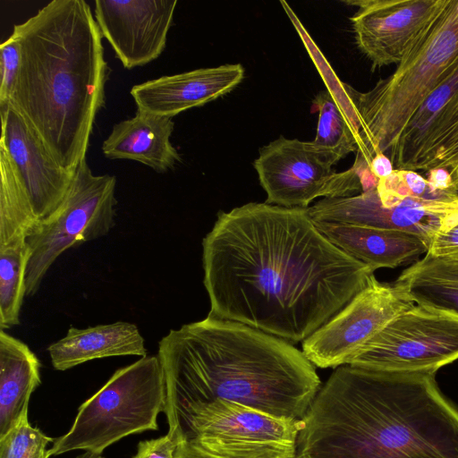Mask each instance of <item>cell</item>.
Listing matches in <instances>:
<instances>
[{
	"label": "cell",
	"mask_w": 458,
	"mask_h": 458,
	"mask_svg": "<svg viewBox=\"0 0 458 458\" xmlns=\"http://www.w3.org/2000/svg\"><path fill=\"white\" fill-rule=\"evenodd\" d=\"M208 316L303 342L374 276L317 227L308 208L250 202L220 212L202 241Z\"/></svg>",
	"instance_id": "cell-1"
},
{
	"label": "cell",
	"mask_w": 458,
	"mask_h": 458,
	"mask_svg": "<svg viewBox=\"0 0 458 458\" xmlns=\"http://www.w3.org/2000/svg\"><path fill=\"white\" fill-rule=\"evenodd\" d=\"M295 458H458V407L435 373L340 366L301 419Z\"/></svg>",
	"instance_id": "cell-2"
},
{
	"label": "cell",
	"mask_w": 458,
	"mask_h": 458,
	"mask_svg": "<svg viewBox=\"0 0 458 458\" xmlns=\"http://www.w3.org/2000/svg\"><path fill=\"white\" fill-rule=\"evenodd\" d=\"M169 429L189 406L221 399L301 420L321 387L314 365L289 342L208 315L158 343Z\"/></svg>",
	"instance_id": "cell-3"
},
{
	"label": "cell",
	"mask_w": 458,
	"mask_h": 458,
	"mask_svg": "<svg viewBox=\"0 0 458 458\" xmlns=\"http://www.w3.org/2000/svg\"><path fill=\"white\" fill-rule=\"evenodd\" d=\"M13 33L21 46V64L9 103L74 173L105 106L108 77L90 6L84 0H53Z\"/></svg>",
	"instance_id": "cell-4"
},
{
	"label": "cell",
	"mask_w": 458,
	"mask_h": 458,
	"mask_svg": "<svg viewBox=\"0 0 458 458\" xmlns=\"http://www.w3.org/2000/svg\"><path fill=\"white\" fill-rule=\"evenodd\" d=\"M457 55L458 0H444L391 75L366 92L347 84L360 121L356 155L369 166L376 154H386L396 142Z\"/></svg>",
	"instance_id": "cell-5"
},
{
	"label": "cell",
	"mask_w": 458,
	"mask_h": 458,
	"mask_svg": "<svg viewBox=\"0 0 458 458\" xmlns=\"http://www.w3.org/2000/svg\"><path fill=\"white\" fill-rule=\"evenodd\" d=\"M165 405L161 362L157 355L142 357L117 369L80 406L71 428L55 439L47 457L74 450L101 454L129 435L157 430Z\"/></svg>",
	"instance_id": "cell-6"
},
{
	"label": "cell",
	"mask_w": 458,
	"mask_h": 458,
	"mask_svg": "<svg viewBox=\"0 0 458 458\" xmlns=\"http://www.w3.org/2000/svg\"><path fill=\"white\" fill-rule=\"evenodd\" d=\"M301 427V420L217 399L186 408L167 434L214 458H295Z\"/></svg>",
	"instance_id": "cell-7"
},
{
	"label": "cell",
	"mask_w": 458,
	"mask_h": 458,
	"mask_svg": "<svg viewBox=\"0 0 458 458\" xmlns=\"http://www.w3.org/2000/svg\"><path fill=\"white\" fill-rule=\"evenodd\" d=\"M116 178L94 174L86 158L77 165L61 206L38 221L27 242L26 296L34 295L49 268L68 249L106 235L115 225Z\"/></svg>",
	"instance_id": "cell-8"
},
{
	"label": "cell",
	"mask_w": 458,
	"mask_h": 458,
	"mask_svg": "<svg viewBox=\"0 0 458 458\" xmlns=\"http://www.w3.org/2000/svg\"><path fill=\"white\" fill-rule=\"evenodd\" d=\"M336 162L312 141L278 139L263 146L253 163L266 203L285 208H309L318 197L344 198L362 192L356 165L336 173Z\"/></svg>",
	"instance_id": "cell-9"
},
{
	"label": "cell",
	"mask_w": 458,
	"mask_h": 458,
	"mask_svg": "<svg viewBox=\"0 0 458 458\" xmlns=\"http://www.w3.org/2000/svg\"><path fill=\"white\" fill-rule=\"evenodd\" d=\"M458 360V315L414 305L391 320L349 365L388 372L437 371Z\"/></svg>",
	"instance_id": "cell-10"
},
{
	"label": "cell",
	"mask_w": 458,
	"mask_h": 458,
	"mask_svg": "<svg viewBox=\"0 0 458 458\" xmlns=\"http://www.w3.org/2000/svg\"><path fill=\"white\" fill-rule=\"evenodd\" d=\"M415 304L399 287L373 276L326 324L302 342V352L318 368L349 365L395 317Z\"/></svg>",
	"instance_id": "cell-11"
},
{
	"label": "cell",
	"mask_w": 458,
	"mask_h": 458,
	"mask_svg": "<svg viewBox=\"0 0 458 458\" xmlns=\"http://www.w3.org/2000/svg\"><path fill=\"white\" fill-rule=\"evenodd\" d=\"M444 0L344 1L358 6L350 18L355 42L372 70L398 64L406 49L441 9Z\"/></svg>",
	"instance_id": "cell-12"
},
{
	"label": "cell",
	"mask_w": 458,
	"mask_h": 458,
	"mask_svg": "<svg viewBox=\"0 0 458 458\" xmlns=\"http://www.w3.org/2000/svg\"><path fill=\"white\" fill-rule=\"evenodd\" d=\"M176 0H96L97 24L126 69L143 66L164 51Z\"/></svg>",
	"instance_id": "cell-13"
},
{
	"label": "cell",
	"mask_w": 458,
	"mask_h": 458,
	"mask_svg": "<svg viewBox=\"0 0 458 458\" xmlns=\"http://www.w3.org/2000/svg\"><path fill=\"white\" fill-rule=\"evenodd\" d=\"M0 147L10 156L38 221L63 203L73 173L62 166L43 140L10 104L0 106Z\"/></svg>",
	"instance_id": "cell-14"
},
{
	"label": "cell",
	"mask_w": 458,
	"mask_h": 458,
	"mask_svg": "<svg viewBox=\"0 0 458 458\" xmlns=\"http://www.w3.org/2000/svg\"><path fill=\"white\" fill-rule=\"evenodd\" d=\"M431 202L434 201L408 197L386 206L376 187L352 197L325 198L308 209L314 221L410 232L420 235L430 245L442 227V216L428 209Z\"/></svg>",
	"instance_id": "cell-15"
},
{
	"label": "cell",
	"mask_w": 458,
	"mask_h": 458,
	"mask_svg": "<svg viewBox=\"0 0 458 458\" xmlns=\"http://www.w3.org/2000/svg\"><path fill=\"white\" fill-rule=\"evenodd\" d=\"M243 78L242 64H223L152 79L130 93L139 109L172 118L229 93Z\"/></svg>",
	"instance_id": "cell-16"
},
{
	"label": "cell",
	"mask_w": 458,
	"mask_h": 458,
	"mask_svg": "<svg viewBox=\"0 0 458 458\" xmlns=\"http://www.w3.org/2000/svg\"><path fill=\"white\" fill-rule=\"evenodd\" d=\"M314 221V220H313ZM319 231L343 251L374 272L394 268L427 253L429 243L420 235L344 223L314 221Z\"/></svg>",
	"instance_id": "cell-17"
},
{
	"label": "cell",
	"mask_w": 458,
	"mask_h": 458,
	"mask_svg": "<svg viewBox=\"0 0 458 458\" xmlns=\"http://www.w3.org/2000/svg\"><path fill=\"white\" fill-rule=\"evenodd\" d=\"M174 127L171 117L137 108L133 117L114 125L102 151L109 159L134 160L157 173H166L182 160L170 140Z\"/></svg>",
	"instance_id": "cell-18"
},
{
	"label": "cell",
	"mask_w": 458,
	"mask_h": 458,
	"mask_svg": "<svg viewBox=\"0 0 458 458\" xmlns=\"http://www.w3.org/2000/svg\"><path fill=\"white\" fill-rule=\"evenodd\" d=\"M394 170L428 172L445 168L458 180V92L420 131L386 154Z\"/></svg>",
	"instance_id": "cell-19"
},
{
	"label": "cell",
	"mask_w": 458,
	"mask_h": 458,
	"mask_svg": "<svg viewBox=\"0 0 458 458\" xmlns=\"http://www.w3.org/2000/svg\"><path fill=\"white\" fill-rule=\"evenodd\" d=\"M47 352L54 369L61 371L97 359L148 356L138 327L124 321L84 329L71 327L64 337L47 347Z\"/></svg>",
	"instance_id": "cell-20"
},
{
	"label": "cell",
	"mask_w": 458,
	"mask_h": 458,
	"mask_svg": "<svg viewBox=\"0 0 458 458\" xmlns=\"http://www.w3.org/2000/svg\"><path fill=\"white\" fill-rule=\"evenodd\" d=\"M40 368L25 343L0 330V437L29 416L31 394L41 384Z\"/></svg>",
	"instance_id": "cell-21"
},
{
	"label": "cell",
	"mask_w": 458,
	"mask_h": 458,
	"mask_svg": "<svg viewBox=\"0 0 458 458\" xmlns=\"http://www.w3.org/2000/svg\"><path fill=\"white\" fill-rule=\"evenodd\" d=\"M411 301L458 315V262L429 253L394 282Z\"/></svg>",
	"instance_id": "cell-22"
},
{
	"label": "cell",
	"mask_w": 458,
	"mask_h": 458,
	"mask_svg": "<svg viewBox=\"0 0 458 458\" xmlns=\"http://www.w3.org/2000/svg\"><path fill=\"white\" fill-rule=\"evenodd\" d=\"M318 114L317 131L312 143L337 163L358 150V140L342 109L327 90L317 94L312 102Z\"/></svg>",
	"instance_id": "cell-23"
},
{
	"label": "cell",
	"mask_w": 458,
	"mask_h": 458,
	"mask_svg": "<svg viewBox=\"0 0 458 458\" xmlns=\"http://www.w3.org/2000/svg\"><path fill=\"white\" fill-rule=\"evenodd\" d=\"M280 4L283 6L286 15L292 21L295 30L299 34L307 52L309 53L311 60L317 67L319 74L324 81L327 90L332 95L335 102L342 109L345 118L350 123L359 142L358 150L360 148L361 141L360 138V121L358 114L355 111L351 97L348 93L347 84L341 81L334 72V70L329 65L328 62L321 53L314 40L311 38L309 32L301 21L297 17L296 13L291 6L284 1L281 0Z\"/></svg>",
	"instance_id": "cell-24"
},
{
	"label": "cell",
	"mask_w": 458,
	"mask_h": 458,
	"mask_svg": "<svg viewBox=\"0 0 458 458\" xmlns=\"http://www.w3.org/2000/svg\"><path fill=\"white\" fill-rule=\"evenodd\" d=\"M377 191L382 199L415 198L428 201L450 202L458 198V191L450 189H432L427 179L414 171L394 170L387 177L378 180Z\"/></svg>",
	"instance_id": "cell-25"
},
{
	"label": "cell",
	"mask_w": 458,
	"mask_h": 458,
	"mask_svg": "<svg viewBox=\"0 0 458 458\" xmlns=\"http://www.w3.org/2000/svg\"><path fill=\"white\" fill-rule=\"evenodd\" d=\"M54 441L38 428L32 427L26 416L0 437V458H47V446Z\"/></svg>",
	"instance_id": "cell-26"
},
{
	"label": "cell",
	"mask_w": 458,
	"mask_h": 458,
	"mask_svg": "<svg viewBox=\"0 0 458 458\" xmlns=\"http://www.w3.org/2000/svg\"><path fill=\"white\" fill-rule=\"evenodd\" d=\"M21 64V46L12 33L0 47V106L11 101Z\"/></svg>",
	"instance_id": "cell-27"
},
{
	"label": "cell",
	"mask_w": 458,
	"mask_h": 458,
	"mask_svg": "<svg viewBox=\"0 0 458 458\" xmlns=\"http://www.w3.org/2000/svg\"><path fill=\"white\" fill-rule=\"evenodd\" d=\"M179 443L166 434L156 439L141 441L133 458H175Z\"/></svg>",
	"instance_id": "cell-28"
},
{
	"label": "cell",
	"mask_w": 458,
	"mask_h": 458,
	"mask_svg": "<svg viewBox=\"0 0 458 458\" xmlns=\"http://www.w3.org/2000/svg\"><path fill=\"white\" fill-rule=\"evenodd\" d=\"M427 253L458 262V224L445 232L437 233Z\"/></svg>",
	"instance_id": "cell-29"
},
{
	"label": "cell",
	"mask_w": 458,
	"mask_h": 458,
	"mask_svg": "<svg viewBox=\"0 0 458 458\" xmlns=\"http://www.w3.org/2000/svg\"><path fill=\"white\" fill-rule=\"evenodd\" d=\"M428 208L442 216L440 232H445L458 224V198L450 202H431Z\"/></svg>",
	"instance_id": "cell-30"
},
{
	"label": "cell",
	"mask_w": 458,
	"mask_h": 458,
	"mask_svg": "<svg viewBox=\"0 0 458 458\" xmlns=\"http://www.w3.org/2000/svg\"><path fill=\"white\" fill-rule=\"evenodd\" d=\"M427 173V181L432 189L437 191H446L454 189L452 176L446 169L434 168L430 169Z\"/></svg>",
	"instance_id": "cell-31"
},
{
	"label": "cell",
	"mask_w": 458,
	"mask_h": 458,
	"mask_svg": "<svg viewBox=\"0 0 458 458\" xmlns=\"http://www.w3.org/2000/svg\"><path fill=\"white\" fill-rule=\"evenodd\" d=\"M369 170L379 180L390 175L394 169L387 156L377 153L370 162Z\"/></svg>",
	"instance_id": "cell-32"
},
{
	"label": "cell",
	"mask_w": 458,
	"mask_h": 458,
	"mask_svg": "<svg viewBox=\"0 0 458 458\" xmlns=\"http://www.w3.org/2000/svg\"><path fill=\"white\" fill-rule=\"evenodd\" d=\"M175 458H214L190 443L183 441L179 444L175 452Z\"/></svg>",
	"instance_id": "cell-33"
},
{
	"label": "cell",
	"mask_w": 458,
	"mask_h": 458,
	"mask_svg": "<svg viewBox=\"0 0 458 458\" xmlns=\"http://www.w3.org/2000/svg\"><path fill=\"white\" fill-rule=\"evenodd\" d=\"M75 458H104L101 454H93L90 452H84L79 455H77Z\"/></svg>",
	"instance_id": "cell-34"
},
{
	"label": "cell",
	"mask_w": 458,
	"mask_h": 458,
	"mask_svg": "<svg viewBox=\"0 0 458 458\" xmlns=\"http://www.w3.org/2000/svg\"><path fill=\"white\" fill-rule=\"evenodd\" d=\"M453 187L458 191V180L453 183Z\"/></svg>",
	"instance_id": "cell-35"
}]
</instances>
